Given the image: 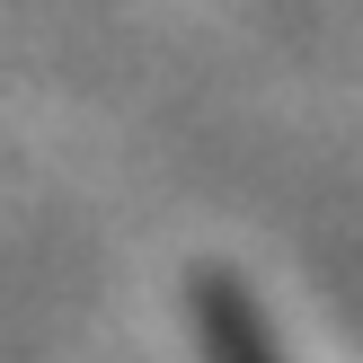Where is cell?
<instances>
[{"instance_id":"1","label":"cell","mask_w":363,"mask_h":363,"mask_svg":"<svg viewBox=\"0 0 363 363\" xmlns=\"http://www.w3.org/2000/svg\"><path fill=\"white\" fill-rule=\"evenodd\" d=\"M222 346H230V363H266L257 346H248V328H240V319H222Z\"/></svg>"}]
</instances>
